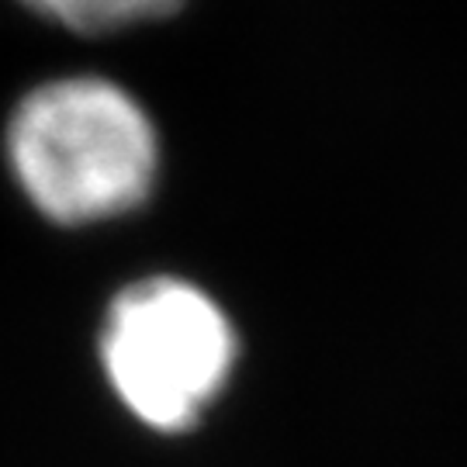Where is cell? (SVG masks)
Instances as JSON below:
<instances>
[{
    "mask_svg": "<svg viewBox=\"0 0 467 467\" xmlns=\"http://www.w3.org/2000/svg\"><path fill=\"white\" fill-rule=\"evenodd\" d=\"M4 160L21 198L59 229L129 218L160 184V135L115 80L73 73L32 87L7 115Z\"/></svg>",
    "mask_w": 467,
    "mask_h": 467,
    "instance_id": "cell-1",
    "label": "cell"
},
{
    "mask_svg": "<svg viewBox=\"0 0 467 467\" xmlns=\"http://www.w3.org/2000/svg\"><path fill=\"white\" fill-rule=\"evenodd\" d=\"M243 336L229 308L181 274L121 284L98 326V368L111 399L156 436L201 430L229 395Z\"/></svg>",
    "mask_w": 467,
    "mask_h": 467,
    "instance_id": "cell-2",
    "label": "cell"
},
{
    "mask_svg": "<svg viewBox=\"0 0 467 467\" xmlns=\"http://www.w3.org/2000/svg\"><path fill=\"white\" fill-rule=\"evenodd\" d=\"M32 15L80 35H104L139 25L135 0H17Z\"/></svg>",
    "mask_w": 467,
    "mask_h": 467,
    "instance_id": "cell-3",
    "label": "cell"
},
{
    "mask_svg": "<svg viewBox=\"0 0 467 467\" xmlns=\"http://www.w3.org/2000/svg\"><path fill=\"white\" fill-rule=\"evenodd\" d=\"M187 0H135V11H139V25L142 21H156V17H170L184 7Z\"/></svg>",
    "mask_w": 467,
    "mask_h": 467,
    "instance_id": "cell-4",
    "label": "cell"
}]
</instances>
